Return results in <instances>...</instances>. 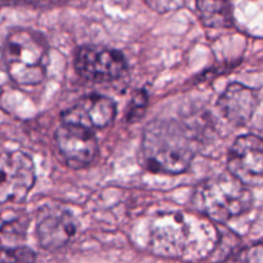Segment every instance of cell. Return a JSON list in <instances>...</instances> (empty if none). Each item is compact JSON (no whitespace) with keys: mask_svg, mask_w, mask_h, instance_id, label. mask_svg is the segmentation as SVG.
<instances>
[{"mask_svg":"<svg viewBox=\"0 0 263 263\" xmlns=\"http://www.w3.org/2000/svg\"><path fill=\"white\" fill-rule=\"evenodd\" d=\"M32 159L22 151L0 154V204L21 203L35 184Z\"/></svg>","mask_w":263,"mask_h":263,"instance_id":"obj_5","label":"cell"},{"mask_svg":"<svg viewBox=\"0 0 263 263\" xmlns=\"http://www.w3.org/2000/svg\"><path fill=\"white\" fill-rule=\"evenodd\" d=\"M66 0H0V7L6 6H29L35 8H49L60 6Z\"/></svg>","mask_w":263,"mask_h":263,"instance_id":"obj_16","label":"cell"},{"mask_svg":"<svg viewBox=\"0 0 263 263\" xmlns=\"http://www.w3.org/2000/svg\"><path fill=\"white\" fill-rule=\"evenodd\" d=\"M229 172L245 186L263 184V140L258 136H240L227 160Z\"/></svg>","mask_w":263,"mask_h":263,"instance_id":"obj_7","label":"cell"},{"mask_svg":"<svg viewBox=\"0 0 263 263\" xmlns=\"http://www.w3.org/2000/svg\"><path fill=\"white\" fill-rule=\"evenodd\" d=\"M195 154L194 136L179 121L154 120L146 125L141 142V158L148 171L183 173L191 165Z\"/></svg>","mask_w":263,"mask_h":263,"instance_id":"obj_2","label":"cell"},{"mask_svg":"<svg viewBox=\"0 0 263 263\" xmlns=\"http://www.w3.org/2000/svg\"><path fill=\"white\" fill-rule=\"evenodd\" d=\"M78 231V222L66 211L49 212L37 223L36 234L40 245L47 250H58L65 247Z\"/></svg>","mask_w":263,"mask_h":263,"instance_id":"obj_10","label":"cell"},{"mask_svg":"<svg viewBox=\"0 0 263 263\" xmlns=\"http://www.w3.org/2000/svg\"><path fill=\"white\" fill-rule=\"evenodd\" d=\"M116 116V105L111 98L90 95L80 98L71 107L61 114L62 124L79 125L89 130L110 125Z\"/></svg>","mask_w":263,"mask_h":263,"instance_id":"obj_9","label":"cell"},{"mask_svg":"<svg viewBox=\"0 0 263 263\" xmlns=\"http://www.w3.org/2000/svg\"><path fill=\"white\" fill-rule=\"evenodd\" d=\"M147 102L148 98L145 90H140V92L136 93V95L133 96L130 107H129L128 110V121H132V123H133V121L138 120L141 116H143Z\"/></svg>","mask_w":263,"mask_h":263,"instance_id":"obj_14","label":"cell"},{"mask_svg":"<svg viewBox=\"0 0 263 263\" xmlns=\"http://www.w3.org/2000/svg\"><path fill=\"white\" fill-rule=\"evenodd\" d=\"M3 60L7 72L17 84H40L47 74V40L34 30H13L4 43Z\"/></svg>","mask_w":263,"mask_h":263,"instance_id":"obj_4","label":"cell"},{"mask_svg":"<svg viewBox=\"0 0 263 263\" xmlns=\"http://www.w3.org/2000/svg\"><path fill=\"white\" fill-rule=\"evenodd\" d=\"M221 235L213 221L201 214L168 212L154 218L150 248L156 255L176 259L200 260L211 255Z\"/></svg>","mask_w":263,"mask_h":263,"instance_id":"obj_1","label":"cell"},{"mask_svg":"<svg viewBox=\"0 0 263 263\" xmlns=\"http://www.w3.org/2000/svg\"><path fill=\"white\" fill-rule=\"evenodd\" d=\"M192 203L212 221L226 222L249 211L253 196L248 186L227 172L201 182L192 194Z\"/></svg>","mask_w":263,"mask_h":263,"instance_id":"obj_3","label":"cell"},{"mask_svg":"<svg viewBox=\"0 0 263 263\" xmlns=\"http://www.w3.org/2000/svg\"><path fill=\"white\" fill-rule=\"evenodd\" d=\"M196 7L204 26L211 29L234 26L231 0H196Z\"/></svg>","mask_w":263,"mask_h":263,"instance_id":"obj_12","label":"cell"},{"mask_svg":"<svg viewBox=\"0 0 263 263\" xmlns=\"http://www.w3.org/2000/svg\"><path fill=\"white\" fill-rule=\"evenodd\" d=\"M55 143L66 164L72 169L89 166L98 155L93 130L72 124H62L55 132Z\"/></svg>","mask_w":263,"mask_h":263,"instance_id":"obj_8","label":"cell"},{"mask_svg":"<svg viewBox=\"0 0 263 263\" xmlns=\"http://www.w3.org/2000/svg\"><path fill=\"white\" fill-rule=\"evenodd\" d=\"M146 4L158 13L177 11L184 4V0H145Z\"/></svg>","mask_w":263,"mask_h":263,"instance_id":"obj_17","label":"cell"},{"mask_svg":"<svg viewBox=\"0 0 263 263\" xmlns=\"http://www.w3.org/2000/svg\"><path fill=\"white\" fill-rule=\"evenodd\" d=\"M25 230H26V224L25 223L20 221H11L2 226L0 235H2L3 239L9 240V241H16L18 239H24Z\"/></svg>","mask_w":263,"mask_h":263,"instance_id":"obj_15","label":"cell"},{"mask_svg":"<svg viewBox=\"0 0 263 263\" xmlns=\"http://www.w3.org/2000/svg\"><path fill=\"white\" fill-rule=\"evenodd\" d=\"M75 70L85 80L93 83L112 82L126 70V61L120 50L101 45H84L75 55Z\"/></svg>","mask_w":263,"mask_h":263,"instance_id":"obj_6","label":"cell"},{"mask_svg":"<svg viewBox=\"0 0 263 263\" xmlns=\"http://www.w3.org/2000/svg\"><path fill=\"white\" fill-rule=\"evenodd\" d=\"M35 253L26 247L0 248V263H32Z\"/></svg>","mask_w":263,"mask_h":263,"instance_id":"obj_13","label":"cell"},{"mask_svg":"<svg viewBox=\"0 0 263 263\" xmlns=\"http://www.w3.org/2000/svg\"><path fill=\"white\" fill-rule=\"evenodd\" d=\"M242 257L245 263H263V242L248 248Z\"/></svg>","mask_w":263,"mask_h":263,"instance_id":"obj_18","label":"cell"},{"mask_svg":"<svg viewBox=\"0 0 263 263\" xmlns=\"http://www.w3.org/2000/svg\"><path fill=\"white\" fill-rule=\"evenodd\" d=\"M257 95L240 83H232L218 98L219 111L235 125H245L252 119L257 107Z\"/></svg>","mask_w":263,"mask_h":263,"instance_id":"obj_11","label":"cell"}]
</instances>
